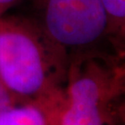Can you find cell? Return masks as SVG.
<instances>
[{
    "mask_svg": "<svg viewBox=\"0 0 125 125\" xmlns=\"http://www.w3.org/2000/svg\"><path fill=\"white\" fill-rule=\"evenodd\" d=\"M44 111L49 125H125V63L107 51L72 58L63 96Z\"/></svg>",
    "mask_w": 125,
    "mask_h": 125,
    "instance_id": "6da1fadb",
    "label": "cell"
},
{
    "mask_svg": "<svg viewBox=\"0 0 125 125\" xmlns=\"http://www.w3.org/2000/svg\"><path fill=\"white\" fill-rule=\"evenodd\" d=\"M68 66L38 25L0 18V78L21 103L41 106L62 94Z\"/></svg>",
    "mask_w": 125,
    "mask_h": 125,
    "instance_id": "7a4b0ae2",
    "label": "cell"
},
{
    "mask_svg": "<svg viewBox=\"0 0 125 125\" xmlns=\"http://www.w3.org/2000/svg\"><path fill=\"white\" fill-rule=\"evenodd\" d=\"M40 27L50 43L68 57L109 52L102 0H41Z\"/></svg>",
    "mask_w": 125,
    "mask_h": 125,
    "instance_id": "3957f363",
    "label": "cell"
},
{
    "mask_svg": "<svg viewBox=\"0 0 125 125\" xmlns=\"http://www.w3.org/2000/svg\"><path fill=\"white\" fill-rule=\"evenodd\" d=\"M107 15V43L109 52L125 63V0H102Z\"/></svg>",
    "mask_w": 125,
    "mask_h": 125,
    "instance_id": "277c9868",
    "label": "cell"
},
{
    "mask_svg": "<svg viewBox=\"0 0 125 125\" xmlns=\"http://www.w3.org/2000/svg\"><path fill=\"white\" fill-rule=\"evenodd\" d=\"M0 125H49V122L39 105L23 103L0 112Z\"/></svg>",
    "mask_w": 125,
    "mask_h": 125,
    "instance_id": "5b68a950",
    "label": "cell"
},
{
    "mask_svg": "<svg viewBox=\"0 0 125 125\" xmlns=\"http://www.w3.org/2000/svg\"><path fill=\"white\" fill-rule=\"evenodd\" d=\"M20 104L23 103H21V101L10 92V90L0 78V112Z\"/></svg>",
    "mask_w": 125,
    "mask_h": 125,
    "instance_id": "8992f818",
    "label": "cell"
},
{
    "mask_svg": "<svg viewBox=\"0 0 125 125\" xmlns=\"http://www.w3.org/2000/svg\"><path fill=\"white\" fill-rule=\"evenodd\" d=\"M17 1L18 0H0V18L5 10H7L9 7L14 5Z\"/></svg>",
    "mask_w": 125,
    "mask_h": 125,
    "instance_id": "52a82bcc",
    "label": "cell"
}]
</instances>
